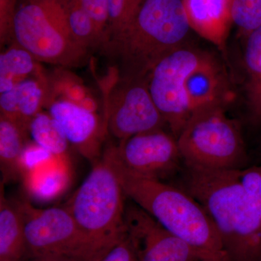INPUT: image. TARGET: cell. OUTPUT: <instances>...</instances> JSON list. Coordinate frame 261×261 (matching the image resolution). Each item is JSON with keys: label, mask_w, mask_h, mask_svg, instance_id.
Returning a JSON list of instances; mask_svg holds the SVG:
<instances>
[{"label": "cell", "mask_w": 261, "mask_h": 261, "mask_svg": "<svg viewBox=\"0 0 261 261\" xmlns=\"http://www.w3.org/2000/svg\"><path fill=\"white\" fill-rule=\"evenodd\" d=\"M192 30L182 0H137L126 21L103 43L118 80H143Z\"/></svg>", "instance_id": "obj_1"}, {"label": "cell", "mask_w": 261, "mask_h": 261, "mask_svg": "<svg viewBox=\"0 0 261 261\" xmlns=\"http://www.w3.org/2000/svg\"><path fill=\"white\" fill-rule=\"evenodd\" d=\"M183 188L210 216L230 261H261V200L238 171L186 167Z\"/></svg>", "instance_id": "obj_2"}, {"label": "cell", "mask_w": 261, "mask_h": 261, "mask_svg": "<svg viewBox=\"0 0 261 261\" xmlns=\"http://www.w3.org/2000/svg\"><path fill=\"white\" fill-rule=\"evenodd\" d=\"M126 197L163 228L200 252L205 261H230L210 216L184 189L130 172L108 149Z\"/></svg>", "instance_id": "obj_3"}, {"label": "cell", "mask_w": 261, "mask_h": 261, "mask_svg": "<svg viewBox=\"0 0 261 261\" xmlns=\"http://www.w3.org/2000/svg\"><path fill=\"white\" fill-rule=\"evenodd\" d=\"M68 202L84 233L89 261H97L126 236L125 195L108 149Z\"/></svg>", "instance_id": "obj_4"}, {"label": "cell", "mask_w": 261, "mask_h": 261, "mask_svg": "<svg viewBox=\"0 0 261 261\" xmlns=\"http://www.w3.org/2000/svg\"><path fill=\"white\" fill-rule=\"evenodd\" d=\"M176 140L186 167L213 171L247 167L241 128L227 116L226 106H211L192 113Z\"/></svg>", "instance_id": "obj_5"}, {"label": "cell", "mask_w": 261, "mask_h": 261, "mask_svg": "<svg viewBox=\"0 0 261 261\" xmlns=\"http://www.w3.org/2000/svg\"><path fill=\"white\" fill-rule=\"evenodd\" d=\"M11 34L37 61L78 66L88 55L70 34L60 0H22L13 11Z\"/></svg>", "instance_id": "obj_6"}, {"label": "cell", "mask_w": 261, "mask_h": 261, "mask_svg": "<svg viewBox=\"0 0 261 261\" xmlns=\"http://www.w3.org/2000/svg\"><path fill=\"white\" fill-rule=\"evenodd\" d=\"M24 220L27 254L32 258L56 255L89 261L87 239L67 207L37 208L17 203Z\"/></svg>", "instance_id": "obj_7"}, {"label": "cell", "mask_w": 261, "mask_h": 261, "mask_svg": "<svg viewBox=\"0 0 261 261\" xmlns=\"http://www.w3.org/2000/svg\"><path fill=\"white\" fill-rule=\"evenodd\" d=\"M207 54L185 44L158 62L146 79L156 107L176 138L192 115L185 95V81Z\"/></svg>", "instance_id": "obj_8"}, {"label": "cell", "mask_w": 261, "mask_h": 261, "mask_svg": "<svg viewBox=\"0 0 261 261\" xmlns=\"http://www.w3.org/2000/svg\"><path fill=\"white\" fill-rule=\"evenodd\" d=\"M104 125L106 132L121 142L166 124L146 80H118L107 99Z\"/></svg>", "instance_id": "obj_9"}, {"label": "cell", "mask_w": 261, "mask_h": 261, "mask_svg": "<svg viewBox=\"0 0 261 261\" xmlns=\"http://www.w3.org/2000/svg\"><path fill=\"white\" fill-rule=\"evenodd\" d=\"M113 149L125 168L144 177L164 181L184 166L177 140L163 128L132 136Z\"/></svg>", "instance_id": "obj_10"}, {"label": "cell", "mask_w": 261, "mask_h": 261, "mask_svg": "<svg viewBox=\"0 0 261 261\" xmlns=\"http://www.w3.org/2000/svg\"><path fill=\"white\" fill-rule=\"evenodd\" d=\"M125 221L138 261H205L200 252L170 233L134 202L126 206Z\"/></svg>", "instance_id": "obj_11"}, {"label": "cell", "mask_w": 261, "mask_h": 261, "mask_svg": "<svg viewBox=\"0 0 261 261\" xmlns=\"http://www.w3.org/2000/svg\"><path fill=\"white\" fill-rule=\"evenodd\" d=\"M49 114L59 125L69 144L92 166L100 160L102 133L106 129L101 126L95 113L75 103L57 99L49 106Z\"/></svg>", "instance_id": "obj_12"}, {"label": "cell", "mask_w": 261, "mask_h": 261, "mask_svg": "<svg viewBox=\"0 0 261 261\" xmlns=\"http://www.w3.org/2000/svg\"><path fill=\"white\" fill-rule=\"evenodd\" d=\"M185 92L192 114L211 106L227 107L232 98L227 73L210 53L187 76Z\"/></svg>", "instance_id": "obj_13"}, {"label": "cell", "mask_w": 261, "mask_h": 261, "mask_svg": "<svg viewBox=\"0 0 261 261\" xmlns=\"http://www.w3.org/2000/svg\"><path fill=\"white\" fill-rule=\"evenodd\" d=\"M182 3L192 30L224 53L233 24V0H182Z\"/></svg>", "instance_id": "obj_14"}, {"label": "cell", "mask_w": 261, "mask_h": 261, "mask_svg": "<svg viewBox=\"0 0 261 261\" xmlns=\"http://www.w3.org/2000/svg\"><path fill=\"white\" fill-rule=\"evenodd\" d=\"M243 94L247 118L252 126H261V25L245 39Z\"/></svg>", "instance_id": "obj_15"}, {"label": "cell", "mask_w": 261, "mask_h": 261, "mask_svg": "<svg viewBox=\"0 0 261 261\" xmlns=\"http://www.w3.org/2000/svg\"><path fill=\"white\" fill-rule=\"evenodd\" d=\"M43 97L44 92L39 82L28 79L22 81L11 90L1 93V116L29 132L31 121L40 113Z\"/></svg>", "instance_id": "obj_16"}, {"label": "cell", "mask_w": 261, "mask_h": 261, "mask_svg": "<svg viewBox=\"0 0 261 261\" xmlns=\"http://www.w3.org/2000/svg\"><path fill=\"white\" fill-rule=\"evenodd\" d=\"M0 191V261H20L27 255L24 220L17 203Z\"/></svg>", "instance_id": "obj_17"}, {"label": "cell", "mask_w": 261, "mask_h": 261, "mask_svg": "<svg viewBox=\"0 0 261 261\" xmlns=\"http://www.w3.org/2000/svg\"><path fill=\"white\" fill-rule=\"evenodd\" d=\"M27 133L16 123L1 116L0 170L3 184L14 181L20 176Z\"/></svg>", "instance_id": "obj_18"}, {"label": "cell", "mask_w": 261, "mask_h": 261, "mask_svg": "<svg viewBox=\"0 0 261 261\" xmlns=\"http://www.w3.org/2000/svg\"><path fill=\"white\" fill-rule=\"evenodd\" d=\"M70 34L87 51L102 47L103 38L80 0H60Z\"/></svg>", "instance_id": "obj_19"}, {"label": "cell", "mask_w": 261, "mask_h": 261, "mask_svg": "<svg viewBox=\"0 0 261 261\" xmlns=\"http://www.w3.org/2000/svg\"><path fill=\"white\" fill-rule=\"evenodd\" d=\"M35 58L29 51L16 44L0 56V92L14 88L32 73Z\"/></svg>", "instance_id": "obj_20"}, {"label": "cell", "mask_w": 261, "mask_h": 261, "mask_svg": "<svg viewBox=\"0 0 261 261\" xmlns=\"http://www.w3.org/2000/svg\"><path fill=\"white\" fill-rule=\"evenodd\" d=\"M29 132L37 145L51 155L59 157L68 150L69 142L49 114L38 113L31 121Z\"/></svg>", "instance_id": "obj_21"}, {"label": "cell", "mask_w": 261, "mask_h": 261, "mask_svg": "<svg viewBox=\"0 0 261 261\" xmlns=\"http://www.w3.org/2000/svg\"><path fill=\"white\" fill-rule=\"evenodd\" d=\"M231 15L240 37L246 39L261 25V0H233Z\"/></svg>", "instance_id": "obj_22"}, {"label": "cell", "mask_w": 261, "mask_h": 261, "mask_svg": "<svg viewBox=\"0 0 261 261\" xmlns=\"http://www.w3.org/2000/svg\"><path fill=\"white\" fill-rule=\"evenodd\" d=\"M80 2L84 9L93 20L98 32L102 35L104 43L110 27L108 0H80Z\"/></svg>", "instance_id": "obj_23"}, {"label": "cell", "mask_w": 261, "mask_h": 261, "mask_svg": "<svg viewBox=\"0 0 261 261\" xmlns=\"http://www.w3.org/2000/svg\"><path fill=\"white\" fill-rule=\"evenodd\" d=\"M55 87L56 92L61 95L60 99H64L78 106L90 95L83 84L72 77L64 76L58 79Z\"/></svg>", "instance_id": "obj_24"}, {"label": "cell", "mask_w": 261, "mask_h": 261, "mask_svg": "<svg viewBox=\"0 0 261 261\" xmlns=\"http://www.w3.org/2000/svg\"><path fill=\"white\" fill-rule=\"evenodd\" d=\"M136 2L137 0H108L110 27L107 37L111 33L119 29L126 21Z\"/></svg>", "instance_id": "obj_25"}, {"label": "cell", "mask_w": 261, "mask_h": 261, "mask_svg": "<svg viewBox=\"0 0 261 261\" xmlns=\"http://www.w3.org/2000/svg\"><path fill=\"white\" fill-rule=\"evenodd\" d=\"M97 261H138L135 245L128 233Z\"/></svg>", "instance_id": "obj_26"}, {"label": "cell", "mask_w": 261, "mask_h": 261, "mask_svg": "<svg viewBox=\"0 0 261 261\" xmlns=\"http://www.w3.org/2000/svg\"><path fill=\"white\" fill-rule=\"evenodd\" d=\"M238 173L244 187L261 200V166L243 168Z\"/></svg>", "instance_id": "obj_27"}, {"label": "cell", "mask_w": 261, "mask_h": 261, "mask_svg": "<svg viewBox=\"0 0 261 261\" xmlns=\"http://www.w3.org/2000/svg\"><path fill=\"white\" fill-rule=\"evenodd\" d=\"M32 261H75L73 259L64 256H56V255H48V256H43L35 257L33 258Z\"/></svg>", "instance_id": "obj_28"}]
</instances>
